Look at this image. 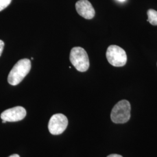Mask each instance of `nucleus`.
<instances>
[{
    "label": "nucleus",
    "mask_w": 157,
    "mask_h": 157,
    "mask_svg": "<svg viewBox=\"0 0 157 157\" xmlns=\"http://www.w3.org/2000/svg\"><path fill=\"white\" fill-rule=\"evenodd\" d=\"M6 121H4V120H2V123L3 124H5V123H6Z\"/></svg>",
    "instance_id": "ddd939ff"
},
{
    "label": "nucleus",
    "mask_w": 157,
    "mask_h": 157,
    "mask_svg": "<svg viewBox=\"0 0 157 157\" xmlns=\"http://www.w3.org/2000/svg\"><path fill=\"white\" fill-rule=\"evenodd\" d=\"M12 0H0V11L6 9L11 4Z\"/></svg>",
    "instance_id": "1a4fd4ad"
},
{
    "label": "nucleus",
    "mask_w": 157,
    "mask_h": 157,
    "mask_svg": "<svg viewBox=\"0 0 157 157\" xmlns=\"http://www.w3.org/2000/svg\"><path fill=\"white\" fill-rule=\"evenodd\" d=\"M69 58L71 63L79 72H84L89 69L90 67L89 56L83 48L73 47L71 51Z\"/></svg>",
    "instance_id": "f03ea898"
},
{
    "label": "nucleus",
    "mask_w": 157,
    "mask_h": 157,
    "mask_svg": "<svg viewBox=\"0 0 157 157\" xmlns=\"http://www.w3.org/2000/svg\"><path fill=\"white\" fill-rule=\"evenodd\" d=\"M76 10L81 17L91 19L95 16V10L88 0H79L76 3Z\"/></svg>",
    "instance_id": "0eeeda50"
},
{
    "label": "nucleus",
    "mask_w": 157,
    "mask_h": 157,
    "mask_svg": "<svg viewBox=\"0 0 157 157\" xmlns=\"http://www.w3.org/2000/svg\"><path fill=\"white\" fill-rule=\"evenodd\" d=\"M67 124L68 120L67 117L62 113H56L50 118L48 129L52 135H60L67 129Z\"/></svg>",
    "instance_id": "39448f33"
},
{
    "label": "nucleus",
    "mask_w": 157,
    "mask_h": 157,
    "mask_svg": "<svg viewBox=\"0 0 157 157\" xmlns=\"http://www.w3.org/2000/svg\"><path fill=\"white\" fill-rule=\"evenodd\" d=\"M19 157V155H17V154H13V155H10V157Z\"/></svg>",
    "instance_id": "f8f14e48"
},
{
    "label": "nucleus",
    "mask_w": 157,
    "mask_h": 157,
    "mask_svg": "<svg viewBox=\"0 0 157 157\" xmlns=\"http://www.w3.org/2000/svg\"><path fill=\"white\" fill-rule=\"evenodd\" d=\"M106 56L108 62L115 67H124L127 62V55L125 51L118 45L109 46Z\"/></svg>",
    "instance_id": "20e7f679"
},
{
    "label": "nucleus",
    "mask_w": 157,
    "mask_h": 157,
    "mask_svg": "<svg viewBox=\"0 0 157 157\" xmlns=\"http://www.w3.org/2000/svg\"><path fill=\"white\" fill-rule=\"evenodd\" d=\"M31 61L27 58L19 60L12 67L8 76V82L12 86L19 84L29 73Z\"/></svg>",
    "instance_id": "f257e3e1"
},
{
    "label": "nucleus",
    "mask_w": 157,
    "mask_h": 157,
    "mask_svg": "<svg viewBox=\"0 0 157 157\" xmlns=\"http://www.w3.org/2000/svg\"><path fill=\"white\" fill-rule=\"evenodd\" d=\"M4 47V43L3 41L0 40V56H1Z\"/></svg>",
    "instance_id": "9d476101"
},
{
    "label": "nucleus",
    "mask_w": 157,
    "mask_h": 157,
    "mask_svg": "<svg viewBox=\"0 0 157 157\" xmlns=\"http://www.w3.org/2000/svg\"><path fill=\"white\" fill-rule=\"evenodd\" d=\"M107 157H123L121 155L119 154H111L109 155H108Z\"/></svg>",
    "instance_id": "9b49d317"
},
{
    "label": "nucleus",
    "mask_w": 157,
    "mask_h": 157,
    "mask_svg": "<svg viewBox=\"0 0 157 157\" xmlns=\"http://www.w3.org/2000/svg\"><path fill=\"white\" fill-rule=\"evenodd\" d=\"M131 106L129 102L123 100L119 101L113 107L111 113V118L115 124H124L130 118Z\"/></svg>",
    "instance_id": "7ed1b4c3"
},
{
    "label": "nucleus",
    "mask_w": 157,
    "mask_h": 157,
    "mask_svg": "<svg viewBox=\"0 0 157 157\" xmlns=\"http://www.w3.org/2000/svg\"><path fill=\"white\" fill-rule=\"evenodd\" d=\"M26 115V109L23 107L17 106L4 111L1 114V118L6 122H17L23 119Z\"/></svg>",
    "instance_id": "423d86ee"
},
{
    "label": "nucleus",
    "mask_w": 157,
    "mask_h": 157,
    "mask_svg": "<svg viewBox=\"0 0 157 157\" xmlns=\"http://www.w3.org/2000/svg\"><path fill=\"white\" fill-rule=\"evenodd\" d=\"M118 1H121V2H124V1L125 0H118Z\"/></svg>",
    "instance_id": "4468645a"
},
{
    "label": "nucleus",
    "mask_w": 157,
    "mask_h": 157,
    "mask_svg": "<svg viewBox=\"0 0 157 157\" xmlns=\"http://www.w3.org/2000/svg\"><path fill=\"white\" fill-rule=\"evenodd\" d=\"M147 15H148V20L150 24L154 26H157V11L152 10L150 9L147 11Z\"/></svg>",
    "instance_id": "6e6552de"
}]
</instances>
